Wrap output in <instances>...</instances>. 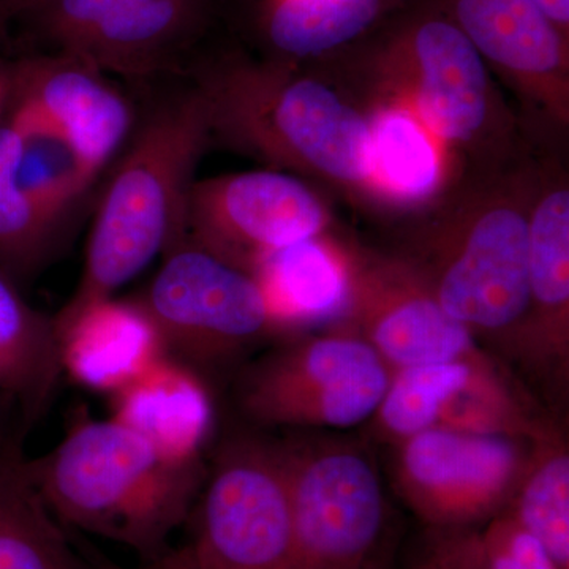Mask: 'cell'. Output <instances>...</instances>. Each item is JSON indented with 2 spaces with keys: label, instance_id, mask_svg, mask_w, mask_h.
I'll return each mask as SVG.
<instances>
[{
  "label": "cell",
  "instance_id": "6da1fadb",
  "mask_svg": "<svg viewBox=\"0 0 569 569\" xmlns=\"http://www.w3.org/2000/svg\"><path fill=\"white\" fill-rule=\"evenodd\" d=\"M212 138H223L282 170L373 198L369 116L295 63L230 56L200 66Z\"/></svg>",
  "mask_w": 569,
  "mask_h": 569
},
{
  "label": "cell",
  "instance_id": "7a4b0ae2",
  "mask_svg": "<svg viewBox=\"0 0 569 569\" xmlns=\"http://www.w3.org/2000/svg\"><path fill=\"white\" fill-rule=\"evenodd\" d=\"M24 468L63 527L126 546L142 561L168 548L206 479L203 463L170 462L112 418L78 422Z\"/></svg>",
  "mask_w": 569,
  "mask_h": 569
},
{
  "label": "cell",
  "instance_id": "3957f363",
  "mask_svg": "<svg viewBox=\"0 0 569 569\" xmlns=\"http://www.w3.org/2000/svg\"><path fill=\"white\" fill-rule=\"evenodd\" d=\"M211 138L208 107L194 86L146 119L97 211L80 283L54 320L114 296L183 241L194 170Z\"/></svg>",
  "mask_w": 569,
  "mask_h": 569
},
{
  "label": "cell",
  "instance_id": "277c9868",
  "mask_svg": "<svg viewBox=\"0 0 569 569\" xmlns=\"http://www.w3.org/2000/svg\"><path fill=\"white\" fill-rule=\"evenodd\" d=\"M533 187L526 176L482 190L430 228L408 258L445 312L473 336L516 343L526 325Z\"/></svg>",
  "mask_w": 569,
  "mask_h": 569
},
{
  "label": "cell",
  "instance_id": "5b68a950",
  "mask_svg": "<svg viewBox=\"0 0 569 569\" xmlns=\"http://www.w3.org/2000/svg\"><path fill=\"white\" fill-rule=\"evenodd\" d=\"M190 535L141 569H293L282 448L228 441L190 512Z\"/></svg>",
  "mask_w": 569,
  "mask_h": 569
},
{
  "label": "cell",
  "instance_id": "8992f818",
  "mask_svg": "<svg viewBox=\"0 0 569 569\" xmlns=\"http://www.w3.org/2000/svg\"><path fill=\"white\" fill-rule=\"evenodd\" d=\"M213 0H29L21 20L59 52L107 74L181 73L211 24Z\"/></svg>",
  "mask_w": 569,
  "mask_h": 569
},
{
  "label": "cell",
  "instance_id": "52a82bcc",
  "mask_svg": "<svg viewBox=\"0 0 569 569\" xmlns=\"http://www.w3.org/2000/svg\"><path fill=\"white\" fill-rule=\"evenodd\" d=\"M151 317L164 353L206 377L274 332L253 276L183 241L137 299Z\"/></svg>",
  "mask_w": 569,
  "mask_h": 569
},
{
  "label": "cell",
  "instance_id": "ba28073f",
  "mask_svg": "<svg viewBox=\"0 0 569 569\" xmlns=\"http://www.w3.org/2000/svg\"><path fill=\"white\" fill-rule=\"evenodd\" d=\"M389 380L391 370L365 340L337 329L250 367L239 406L258 425L347 429L373 417Z\"/></svg>",
  "mask_w": 569,
  "mask_h": 569
},
{
  "label": "cell",
  "instance_id": "9c48e42d",
  "mask_svg": "<svg viewBox=\"0 0 569 569\" xmlns=\"http://www.w3.org/2000/svg\"><path fill=\"white\" fill-rule=\"evenodd\" d=\"M280 448L290 503L293 569H367L387 523L376 468L348 445Z\"/></svg>",
  "mask_w": 569,
  "mask_h": 569
},
{
  "label": "cell",
  "instance_id": "30bf717a",
  "mask_svg": "<svg viewBox=\"0 0 569 569\" xmlns=\"http://www.w3.org/2000/svg\"><path fill=\"white\" fill-rule=\"evenodd\" d=\"M530 452L523 438L436 426L400 443L399 492L430 529H478L511 503Z\"/></svg>",
  "mask_w": 569,
  "mask_h": 569
},
{
  "label": "cell",
  "instance_id": "8fae6325",
  "mask_svg": "<svg viewBox=\"0 0 569 569\" xmlns=\"http://www.w3.org/2000/svg\"><path fill=\"white\" fill-rule=\"evenodd\" d=\"M380 69L397 97L448 146L470 144L488 130V63L440 7L407 18L381 48Z\"/></svg>",
  "mask_w": 569,
  "mask_h": 569
},
{
  "label": "cell",
  "instance_id": "7c38bea8",
  "mask_svg": "<svg viewBox=\"0 0 569 569\" xmlns=\"http://www.w3.org/2000/svg\"><path fill=\"white\" fill-rule=\"evenodd\" d=\"M328 209L298 176L254 170L194 181L183 239L252 274L283 247L323 234Z\"/></svg>",
  "mask_w": 569,
  "mask_h": 569
},
{
  "label": "cell",
  "instance_id": "4fadbf2b",
  "mask_svg": "<svg viewBox=\"0 0 569 569\" xmlns=\"http://www.w3.org/2000/svg\"><path fill=\"white\" fill-rule=\"evenodd\" d=\"M342 331L365 340L391 372L478 353L470 329L445 312L408 258H356Z\"/></svg>",
  "mask_w": 569,
  "mask_h": 569
},
{
  "label": "cell",
  "instance_id": "5bb4252c",
  "mask_svg": "<svg viewBox=\"0 0 569 569\" xmlns=\"http://www.w3.org/2000/svg\"><path fill=\"white\" fill-rule=\"evenodd\" d=\"M486 63L546 111L569 118V33L533 0H437Z\"/></svg>",
  "mask_w": 569,
  "mask_h": 569
},
{
  "label": "cell",
  "instance_id": "9a60e30c",
  "mask_svg": "<svg viewBox=\"0 0 569 569\" xmlns=\"http://www.w3.org/2000/svg\"><path fill=\"white\" fill-rule=\"evenodd\" d=\"M10 67L9 110L54 123L97 170L132 133L133 104L104 71L59 52H37Z\"/></svg>",
  "mask_w": 569,
  "mask_h": 569
},
{
  "label": "cell",
  "instance_id": "2e32d148",
  "mask_svg": "<svg viewBox=\"0 0 569 569\" xmlns=\"http://www.w3.org/2000/svg\"><path fill=\"white\" fill-rule=\"evenodd\" d=\"M110 400L111 418L162 458L182 466L201 463L216 408L208 380L192 367L164 355Z\"/></svg>",
  "mask_w": 569,
  "mask_h": 569
},
{
  "label": "cell",
  "instance_id": "e0dca14e",
  "mask_svg": "<svg viewBox=\"0 0 569 569\" xmlns=\"http://www.w3.org/2000/svg\"><path fill=\"white\" fill-rule=\"evenodd\" d=\"M529 280V316L515 346L531 365L561 369L569 347V187L561 176L535 181Z\"/></svg>",
  "mask_w": 569,
  "mask_h": 569
},
{
  "label": "cell",
  "instance_id": "ac0fdd59",
  "mask_svg": "<svg viewBox=\"0 0 569 569\" xmlns=\"http://www.w3.org/2000/svg\"><path fill=\"white\" fill-rule=\"evenodd\" d=\"M54 326L62 372L81 387L108 396L167 355L156 325L137 299H99L54 320Z\"/></svg>",
  "mask_w": 569,
  "mask_h": 569
},
{
  "label": "cell",
  "instance_id": "d6986e66",
  "mask_svg": "<svg viewBox=\"0 0 569 569\" xmlns=\"http://www.w3.org/2000/svg\"><path fill=\"white\" fill-rule=\"evenodd\" d=\"M356 257L320 234L276 250L254 266L276 331L339 323L353 296Z\"/></svg>",
  "mask_w": 569,
  "mask_h": 569
},
{
  "label": "cell",
  "instance_id": "ffe728a7",
  "mask_svg": "<svg viewBox=\"0 0 569 569\" xmlns=\"http://www.w3.org/2000/svg\"><path fill=\"white\" fill-rule=\"evenodd\" d=\"M373 201L425 204L448 182V146L430 132L402 99L369 116Z\"/></svg>",
  "mask_w": 569,
  "mask_h": 569
},
{
  "label": "cell",
  "instance_id": "44dd1931",
  "mask_svg": "<svg viewBox=\"0 0 569 569\" xmlns=\"http://www.w3.org/2000/svg\"><path fill=\"white\" fill-rule=\"evenodd\" d=\"M0 569H107L82 556L14 451L0 458Z\"/></svg>",
  "mask_w": 569,
  "mask_h": 569
},
{
  "label": "cell",
  "instance_id": "7402d4cb",
  "mask_svg": "<svg viewBox=\"0 0 569 569\" xmlns=\"http://www.w3.org/2000/svg\"><path fill=\"white\" fill-rule=\"evenodd\" d=\"M62 373L54 320L32 309L0 271V400L39 417Z\"/></svg>",
  "mask_w": 569,
  "mask_h": 569
},
{
  "label": "cell",
  "instance_id": "603a6c76",
  "mask_svg": "<svg viewBox=\"0 0 569 569\" xmlns=\"http://www.w3.org/2000/svg\"><path fill=\"white\" fill-rule=\"evenodd\" d=\"M403 0H269L260 33L276 61L320 58L361 39Z\"/></svg>",
  "mask_w": 569,
  "mask_h": 569
},
{
  "label": "cell",
  "instance_id": "cb8c5ba5",
  "mask_svg": "<svg viewBox=\"0 0 569 569\" xmlns=\"http://www.w3.org/2000/svg\"><path fill=\"white\" fill-rule=\"evenodd\" d=\"M6 121L20 137L18 181L44 212L62 222L63 213L100 171L69 134L47 119L29 111L9 110Z\"/></svg>",
  "mask_w": 569,
  "mask_h": 569
},
{
  "label": "cell",
  "instance_id": "d4e9b609",
  "mask_svg": "<svg viewBox=\"0 0 569 569\" xmlns=\"http://www.w3.org/2000/svg\"><path fill=\"white\" fill-rule=\"evenodd\" d=\"M507 509L557 567L569 569V456L549 429L533 438L529 466Z\"/></svg>",
  "mask_w": 569,
  "mask_h": 569
},
{
  "label": "cell",
  "instance_id": "484cf974",
  "mask_svg": "<svg viewBox=\"0 0 569 569\" xmlns=\"http://www.w3.org/2000/svg\"><path fill=\"white\" fill-rule=\"evenodd\" d=\"M20 137L0 126V271L29 276L47 264L59 244L62 222L43 211L18 181Z\"/></svg>",
  "mask_w": 569,
  "mask_h": 569
},
{
  "label": "cell",
  "instance_id": "4316f807",
  "mask_svg": "<svg viewBox=\"0 0 569 569\" xmlns=\"http://www.w3.org/2000/svg\"><path fill=\"white\" fill-rule=\"evenodd\" d=\"M406 367L391 372V380L373 417L388 437L402 443L438 426L452 397L466 387L475 359Z\"/></svg>",
  "mask_w": 569,
  "mask_h": 569
},
{
  "label": "cell",
  "instance_id": "83f0119b",
  "mask_svg": "<svg viewBox=\"0 0 569 569\" xmlns=\"http://www.w3.org/2000/svg\"><path fill=\"white\" fill-rule=\"evenodd\" d=\"M438 426L523 440H533L546 430L527 419L505 381L481 355L475 359L470 380L452 397Z\"/></svg>",
  "mask_w": 569,
  "mask_h": 569
},
{
  "label": "cell",
  "instance_id": "f1b7e54d",
  "mask_svg": "<svg viewBox=\"0 0 569 569\" xmlns=\"http://www.w3.org/2000/svg\"><path fill=\"white\" fill-rule=\"evenodd\" d=\"M478 539L488 569H560L508 509L486 522Z\"/></svg>",
  "mask_w": 569,
  "mask_h": 569
},
{
  "label": "cell",
  "instance_id": "f546056e",
  "mask_svg": "<svg viewBox=\"0 0 569 569\" xmlns=\"http://www.w3.org/2000/svg\"><path fill=\"white\" fill-rule=\"evenodd\" d=\"M413 569H488L477 529H432Z\"/></svg>",
  "mask_w": 569,
  "mask_h": 569
},
{
  "label": "cell",
  "instance_id": "4dcf8cb0",
  "mask_svg": "<svg viewBox=\"0 0 569 569\" xmlns=\"http://www.w3.org/2000/svg\"><path fill=\"white\" fill-rule=\"evenodd\" d=\"M561 31L569 33V0H533Z\"/></svg>",
  "mask_w": 569,
  "mask_h": 569
},
{
  "label": "cell",
  "instance_id": "1f68e13d",
  "mask_svg": "<svg viewBox=\"0 0 569 569\" xmlns=\"http://www.w3.org/2000/svg\"><path fill=\"white\" fill-rule=\"evenodd\" d=\"M11 93V67L0 59V126L6 121Z\"/></svg>",
  "mask_w": 569,
  "mask_h": 569
},
{
  "label": "cell",
  "instance_id": "d6a6232c",
  "mask_svg": "<svg viewBox=\"0 0 569 569\" xmlns=\"http://www.w3.org/2000/svg\"><path fill=\"white\" fill-rule=\"evenodd\" d=\"M10 451H11V449L7 448V445H6V436H3L2 422H0V458H2V456H6L7 452H10Z\"/></svg>",
  "mask_w": 569,
  "mask_h": 569
},
{
  "label": "cell",
  "instance_id": "836d02e7",
  "mask_svg": "<svg viewBox=\"0 0 569 569\" xmlns=\"http://www.w3.org/2000/svg\"><path fill=\"white\" fill-rule=\"evenodd\" d=\"M17 2L18 0H0V17H2L3 11L9 10L10 7H13Z\"/></svg>",
  "mask_w": 569,
  "mask_h": 569
},
{
  "label": "cell",
  "instance_id": "e575fe53",
  "mask_svg": "<svg viewBox=\"0 0 569 569\" xmlns=\"http://www.w3.org/2000/svg\"><path fill=\"white\" fill-rule=\"evenodd\" d=\"M20 2H21V0H18V2H17V3H14V6H13V7H17V6H18V3H20ZM13 7H10V9H9V10H7V13H9V11H10L11 9H13ZM3 17H6V14H3Z\"/></svg>",
  "mask_w": 569,
  "mask_h": 569
}]
</instances>
